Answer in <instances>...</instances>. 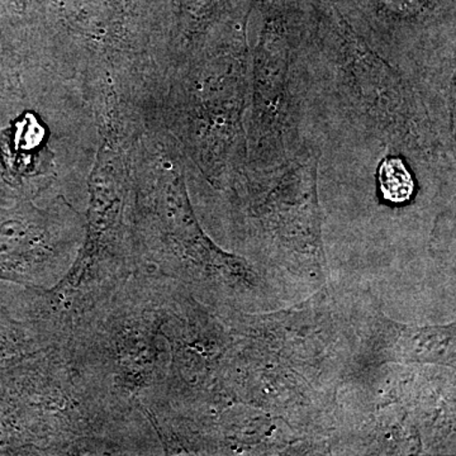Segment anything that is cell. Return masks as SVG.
Returning <instances> with one entry per match:
<instances>
[{"instance_id": "cell-1", "label": "cell", "mask_w": 456, "mask_h": 456, "mask_svg": "<svg viewBox=\"0 0 456 456\" xmlns=\"http://www.w3.org/2000/svg\"><path fill=\"white\" fill-rule=\"evenodd\" d=\"M293 50V41L281 27L270 26L261 35L255 53L253 116L248 130V143L256 151L284 147Z\"/></svg>"}, {"instance_id": "cell-2", "label": "cell", "mask_w": 456, "mask_h": 456, "mask_svg": "<svg viewBox=\"0 0 456 456\" xmlns=\"http://www.w3.org/2000/svg\"><path fill=\"white\" fill-rule=\"evenodd\" d=\"M380 189L386 200L403 203L413 193V180L402 160L387 159L379 169Z\"/></svg>"}]
</instances>
